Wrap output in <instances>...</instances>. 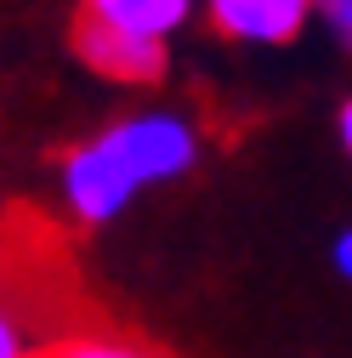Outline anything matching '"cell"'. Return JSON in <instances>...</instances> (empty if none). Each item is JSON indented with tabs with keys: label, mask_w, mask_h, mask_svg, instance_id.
I'll return each mask as SVG.
<instances>
[{
	"label": "cell",
	"mask_w": 352,
	"mask_h": 358,
	"mask_svg": "<svg viewBox=\"0 0 352 358\" xmlns=\"http://www.w3.org/2000/svg\"><path fill=\"white\" fill-rule=\"evenodd\" d=\"M330 267L352 285V228H341V234H335V245H330Z\"/></svg>",
	"instance_id": "obj_8"
},
{
	"label": "cell",
	"mask_w": 352,
	"mask_h": 358,
	"mask_svg": "<svg viewBox=\"0 0 352 358\" xmlns=\"http://www.w3.org/2000/svg\"><path fill=\"white\" fill-rule=\"evenodd\" d=\"M34 358H170L125 330H108V324H63Z\"/></svg>",
	"instance_id": "obj_5"
},
{
	"label": "cell",
	"mask_w": 352,
	"mask_h": 358,
	"mask_svg": "<svg viewBox=\"0 0 352 358\" xmlns=\"http://www.w3.org/2000/svg\"><path fill=\"white\" fill-rule=\"evenodd\" d=\"M318 6H330V0H318Z\"/></svg>",
	"instance_id": "obj_10"
},
{
	"label": "cell",
	"mask_w": 352,
	"mask_h": 358,
	"mask_svg": "<svg viewBox=\"0 0 352 358\" xmlns=\"http://www.w3.org/2000/svg\"><path fill=\"white\" fill-rule=\"evenodd\" d=\"M318 0H205V23L239 46H295Z\"/></svg>",
	"instance_id": "obj_3"
},
{
	"label": "cell",
	"mask_w": 352,
	"mask_h": 358,
	"mask_svg": "<svg viewBox=\"0 0 352 358\" xmlns=\"http://www.w3.org/2000/svg\"><path fill=\"white\" fill-rule=\"evenodd\" d=\"M193 12H199V0H80L85 23L142 34V40H165V46L193 23Z\"/></svg>",
	"instance_id": "obj_4"
},
{
	"label": "cell",
	"mask_w": 352,
	"mask_h": 358,
	"mask_svg": "<svg viewBox=\"0 0 352 358\" xmlns=\"http://www.w3.org/2000/svg\"><path fill=\"white\" fill-rule=\"evenodd\" d=\"M318 12L330 23V34L341 40V52H352V0H330V6H318Z\"/></svg>",
	"instance_id": "obj_7"
},
{
	"label": "cell",
	"mask_w": 352,
	"mask_h": 358,
	"mask_svg": "<svg viewBox=\"0 0 352 358\" xmlns=\"http://www.w3.org/2000/svg\"><path fill=\"white\" fill-rule=\"evenodd\" d=\"M335 137H341V154L352 159V97H346V103L335 108Z\"/></svg>",
	"instance_id": "obj_9"
},
{
	"label": "cell",
	"mask_w": 352,
	"mask_h": 358,
	"mask_svg": "<svg viewBox=\"0 0 352 358\" xmlns=\"http://www.w3.org/2000/svg\"><path fill=\"white\" fill-rule=\"evenodd\" d=\"M40 301L23 285H0V358H34L57 330L34 319Z\"/></svg>",
	"instance_id": "obj_6"
},
{
	"label": "cell",
	"mask_w": 352,
	"mask_h": 358,
	"mask_svg": "<svg viewBox=\"0 0 352 358\" xmlns=\"http://www.w3.org/2000/svg\"><path fill=\"white\" fill-rule=\"evenodd\" d=\"M74 52L80 63L114 80V85H159L165 69H170V46L165 40H142V34H119V29H103V23H74Z\"/></svg>",
	"instance_id": "obj_2"
},
{
	"label": "cell",
	"mask_w": 352,
	"mask_h": 358,
	"mask_svg": "<svg viewBox=\"0 0 352 358\" xmlns=\"http://www.w3.org/2000/svg\"><path fill=\"white\" fill-rule=\"evenodd\" d=\"M199 154H205V137L182 108H137L63 154L57 199L80 228H108L148 188L182 182L199 165Z\"/></svg>",
	"instance_id": "obj_1"
}]
</instances>
